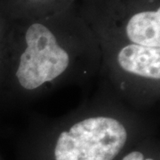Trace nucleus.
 <instances>
[{
    "instance_id": "f03ea898",
    "label": "nucleus",
    "mask_w": 160,
    "mask_h": 160,
    "mask_svg": "<svg viewBox=\"0 0 160 160\" xmlns=\"http://www.w3.org/2000/svg\"><path fill=\"white\" fill-rule=\"evenodd\" d=\"M26 48L19 57L15 78L26 90H35L62 75L69 65V53L58 44L51 29L31 24L25 34Z\"/></svg>"
},
{
    "instance_id": "7ed1b4c3",
    "label": "nucleus",
    "mask_w": 160,
    "mask_h": 160,
    "mask_svg": "<svg viewBox=\"0 0 160 160\" xmlns=\"http://www.w3.org/2000/svg\"><path fill=\"white\" fill-rule=\"evenodd\" d=\"M117 61L120 68L130 74L159 80L160 48L129 44L118 51Z\"/></svg>"
},
{
    "instance_id": "f257e3e1",
    "label": "nucleus",
    "mask_w": 160,
    "mask_h": 160,
    "mask_svg": "<svg viewBox=\"0 0 160 160\" xmlns=\"http://www.w3.org/2000/svg\"><path fill=\"white\" fill-rule=\"evenodd\" d=\"M127 140L126 127L110 117H91L60 133L55 160H112Z\"/></svg>"
},
{
    "instance_id": "39448f33",
    "label": "nucleus",
    "mask_w": 160,
    "mask_h": 160,
    "mask_svg": "<svg viewBox=\"0 0 160 160\" xmlns=\"http://www.w3.org/2000/svg\"><path fill=\"white\" fill-rule=\"evenodd\" d=\"M122 160H154L152 158H144V156L140 151H132L131 153L127 154Z\"/></svg>"
},
{
    "instance_id": "423d86ee",
    "label": "nucleus",
    "mask_w": 160,
    "mask_h": 160,
    "mask_svg": "<svg viewBox=\"0 0 160 160\" xmlns=\"http://www.w3.org/2000/svg\"><path fill=\"white\" fill-rule=\"evenodd\" d=\"M0 37H1V25H0Z\"/></svg>"
},
{
    "instance_id": "20e7f679",
    "label": "nucleus",
    "mask_w": 160,
    "mask_h": 160,
    "mask_svg": "<svg viewBox=\"0 0 160 160\" xmlns=\"http://www.w3.org/2000/svg\"><path fill=\"white\" fill-rule=\"evenodd\" d=\"M126 35L131 44L160 48V9L139 12L126 23Z\"/></svg>"
}]
</instances>
